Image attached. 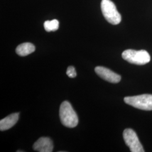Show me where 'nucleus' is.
<instances>
[{
    "instance_id": "3",
    "label": "nucleus",
    "mask_w": 152,
    "mask_h": 152,
    "mask_svg": "<svg viewBox=\"0 0 152 152\" xmlns=\"http://www.w3.org/2000/svg\"><path fill=\"white\" fill-rule=\"evenodd\" d=\"M101 9L104 17L109 23L113 25H117L121 22V15L112 1L102 0Z\"/></svg>"
},
{
    "instance_id": "5",
    "label": "nucleus",
    "mask_w": 152,
    "mask_h": 152,
    "mask_svg": "<svg viewBox=\"0 0 152 152\" xmlns=\"http://www.w3.org/2000/svg\"><path fill=\"white\" fill-rule=\"evenodd\" d=\"M123 137L125 144L129 147L131 152H144L138 136L133 130L131 129H125L123 133Z\"/></svg>"
},
{
    "instance_id": "6",
    "label": "nucleus",
    "mask_w": 152,
    "mask_h": 152,
    "mask_svg": "<svg viewBox=\"0 0 152 152\" xmlns=\"http://www.w3.org/2000/svg\"><path fill=\"white\" fill-rule=\"evenodd\" d=\"M95 71L100 78L110 83H117L121 80L120 75L104 66H96L95 68Z\"/></svg>"
},
{
    "instance_id": "2",
    "label": "nucleus",
    "mask_w": 152,
    "mask_h": 152,
    "mask_svg": "<svg viewBox=\"0 0 152 152\" xmlns=\"http://www.w3.org/2000/svg\"><path fill=\"white\" fill-rule=\"evenodd\" d=\"M122 57L129 63L135 65H145L151 60L150 55L144 50H126L122 53Z\"/></svg>"
},
{
    "instance_id": "11",
    "label": "nucleus",
    "mask_w": 152,
    "mask_h": 152,
    "mask_svg": "<svg viewBox=\"0 0 152 152\" xmlns=\"http://www.w3.org/2000/svg\"><path fill=\"white\" fill-rule=\"evenodd\" d=\"M66 75L70 78H75L77 76L76 70L75 68L72 66H69L66 71Z\"/></svg>"
},
{
    "instance_id": "9",
    "label": "nucleus",
    "mask_w": 152,
    "mask_h": 152,
    "mask_svg": "<svg viewBox=\"0 0 152 152\" xmlns=\"http://www.w3.org/2000/svg\"><path fill=\"white\" fill-rule=\"evenodd\" d=\"M35 51L34 45L29 42H26L19 45L16 49L17 54L20 56H25L32 54Z\"/></svg>"
},
{
    "instance_id": "10",
    "label": "nucleus",
    "mask_w": 152,
    "mask_h": 152,
    "mask_svg": "<svg viewBox=\"0 0 152 152\" xmlns=\"http://www.w3.org/2000/svg\"><path fill=\"white\" fill-rule=\"evenodd\" d=\"M44 28L46 31L54 32L58 29L59 27V21L56 19H54L52 20H47L44 23Z\"/></svg>"
},
{
    "instance_id": "4",
    "label": "nucleus",
    "mask_w": 152,
    "mask_h": 152,
    "mask_svg": "<svg viewBox=\"0 0 152 152\" xmlns=\"http://www.w3.org/2000/svg\"><path fill=\"white\" fill-rule=\"evenodd\" d=\"M127 104L143 110H152V95L143 94L124 98Z\"/></svg>"
},
{
    "instance_id": "7",
    "label": "nucleus",
    "mask_w": 152,
    "mask_h": 152,
    "mask_svg": "<svg viewBox=\"0 0 152 152\" xmlns=\"http://www.w3.org/2000/svg\"><path fill=\"white\" fill-rule=\"evenodd\" d=\"M33 148L39 152H51L53 151V141L47 137H40L33 144Z\"/></svg>"
},
{
    "instance_id": "1",
    "label": "nucleus",
    "mask_w": 152,
    "mask_h": 152,
    "mask_svg": "<svg viewBox=\"0 0 152 152\" xmlns=\"http://www.w3.org/2000/svg\"><path fill=\"white\" fill-rule=\"evenodd\" d=\"M59 115L61 122L65 127L73 128L78 124V117L69 102H63L60 105Z\"/></svg>"
},
{
    "instance_id": "8",
    "label": "nucleus",
    "mask_w": 152,
    "mask_h": 152,
    "mask_svg": "<svg viewBox=\"0 0 152 152\" xmlns=\"http://www.w3.org/2000/svg\"><path fill=\"white\" fill-rule=\"evenodd\" d=\"M19 113H13L0 121V130L5 131L11 129L15 125L19 119Z\"/></svg>"
}]
</instances>
